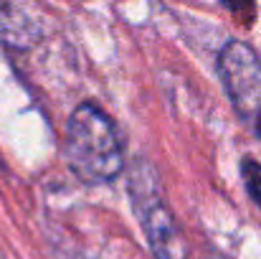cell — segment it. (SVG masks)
Returning <instances> with one entry per match:
<instances>
[{"label":"cell","mask_w":261,"mask_h":259,"mask_svg":"<svg viewBox=\"0 0 261 259\" xmlns=\"http://www.w3.org/2000/svg\"><path fill=\"white\" fill-rule=\"evenodd\" d=\"M64 158L69 171L89 185L109 183L127 168L117 127L94 102H82L71 112L66 122Z\"/></svg>","instance_id":"6da1fadb"},{"label":"cell","mask_w":261,"mask_h":259,"mask_svg":"<svg viewBox=\"0 0 261 259\" xmlns=\"http://www.w3.org/2000/svg\"><path fill=\"white\" fill-rule=\"evenodd\" d=\"M127 185H129L132 208L140 219V226L147 237V244H150L155 259L188 257L180 229L175 224L173 208H170L163 183L158 178V171L145 158H137L127 168Z\"/></svg>","instance_id":"7a4b0ae2"},{"label":"cell","mask_w":261,"mask_h":259,"mask_svg":"<svg viewBox=\"0 0 261 259\" xmlns=\"http://www.w3.org/2000/svg\"><path fill=\"white\" fill-rule=\"evenodd\" d=\"M218 74L236 114L261 140V59L244 41H228L218 54Z\"/></svg>","instance_id":"3957f363"},{"label":"cell","mask_w":261,"mask_h":259,"mask_svg":"<svg viewBox=\"0 0 261 259\" xmlns=\"http://www.w3.org/2000/svg\"><path fill=\"white\" fill-rule=\"evenodd\" d=\"M241 178L246 185V193L251 196V201L261 208V163L254 158H244L241 160Z\"/></svg>","instance_id":"277c9868"},{"label":"cell","mask_w":261,"mask_h":259,"mask_svg":"<svg viewBox=\"0 0 261 259\" xmlns=\"http://www.w3.org/2000/svg\"><path fill=\"white\" fill-rule=\"evenodd\" d=\"M226 10H231L244 26H251L254 13H256V0H218Z\"/></svg>","instance_id":"5b68a950"}]
</instances>
